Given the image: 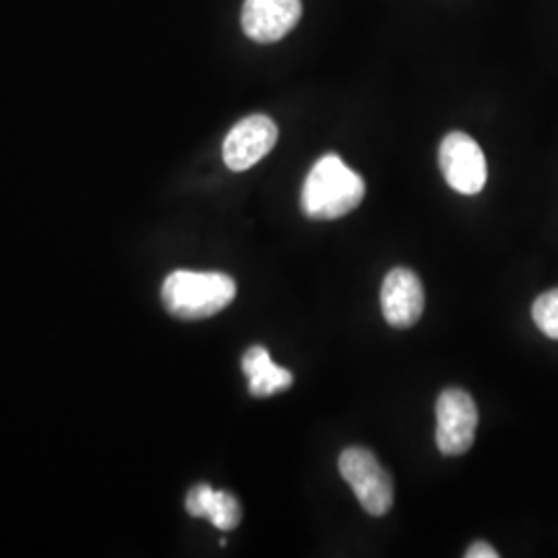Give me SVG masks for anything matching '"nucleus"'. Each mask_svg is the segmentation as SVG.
<instances>
[{
    "label": "nucleus",
    "mask_w": 558,
    "mask_h": 558,
    "mask_svg": "<svg viewBox=\"0 0 558 558\" xmlns=\"http://www.w3.org/2000/svg\"><path fill=\"white\" fill-rule=\"evenodd\" d=\"M366 195L362 177L350 170L339 156H323L304 180L300 207L311 220H339L354 211Z\"/></svg>",
    "instance_id": "obj_1"
},
{
    "label": "nucleus",
    "mask_w": 558,
    "mask_h": 558,
    "mask_svg": "<svg viewBox=\"0 0 558 558\" xmlns=\"http://www.w3.org/2000/svg\"><path fill=\"white\" fill-rule=\"evenodd\" d=\"M236 296V283L226 274L174 271L161 286V300L177 319L199 320L218 315Z\"/></svg>",
    "instance_id": "obj_2"
},
{
    "label": "nucleus",
    "mask_w": 558,
    "mask_h": 558,
    "mask_svg": "<svg viewBox=\"0 0 558 558\" xmlns=\"http://www.w3.org/2000/svg\"><path fill=\"white\" fill-rule=\"evenodd\" d=\"M339 474L350 484L362 509L383 518L393 507V480L368 449L350 447L339 456Z\"/></svg>",
    "instance_id": "obj_3"
},
{
    "label": "nucleus",
    "mask_w": 558,
    "mask_h": 558,
    "mask_svg": "<svg viewBox=\"0 0 558 558\" xmlns=\"http://www.w3.org/2000/svg\"><path fill=\"white\" fill-rule=\"evenodd\" d=\"M478 428V408L463 389H447L437 401V445L440 453L456 458L472 449Z\"/></svg>",
    "instance_id": "obj_4"
},
{
    "label": "nucleus",
    "mask_w": 558,
    "mask_h": 558,
    "mask_svg": "<svg viewBox=\"0 0 558 558\" xmlns=\"http://www.w3.org/2000/svg\"><path fill=\"white\" fill-rule=\"evenodd\" d=\"M440 172L461 195H478L486 184V158L478 143L465 133H449L439 149Z\"/></svg>",
    "instance_id": "obj_5"
},
{
    "label": "nucleus",
    "mask_w": 558,
    "mask_h": 558,
    "mask_svg": "<svg viewBox=\"0 0 558 558\" xmlns=\"http://www.w3.org/2000/svg\"><path fill=\"white\" fill-rule=\"evenodd\" d=\"M278 135V126L269 117L253 114L240 120L223 141L226 166L234 172L253 168L276 147Z\"/></svg>",
    "instance_id": "obj_6"
},
{
    "label": "nucleus",
    "mask_w": 558,
    "mask_h": 558,
    "mask_svg": "<svg viewBox=\"0 0 558 558\" xmlns=\"http://www.w3.org/2000/svg\"><path fill=\"white\" fill-rule=\"evenodd\" d=\"M302 17L300 0H244L242 29L251 40L274 44L286 38Z\"/></svg>",
    "instance_id": "obj_7"
},
{
    "label": "nucleus",
    "mask_w": 558,
    "mask_h": 558,
    "mask_svg": "<svg viewBox=\"0 0 558 558\" xmlns=\"http://www.w3.org/2000/svg\"><path fill=\"white\" fill-rule=\"evenodd\" d=\"M380 311L396 329H408L418 323L424 311V288L412 269L396 267L387 274L380 288Z\"/></svg>",
    "instance_id": "obj_8"
},
{
    "label": "nucleus",
    "mask_w": 558,
    "mask_h": 558,
    "mask_svg": "<svg viewBox=\"0 0 558 558\" xmlns=\"http://www.w3.org/2000/svg\"><path fill=\"white\" fill-rule=\"evenodd\" d=\"M242 371L248 377V391L255 398H271L288 391L294 383L292 373L278 366L263 345H255L244 354Z\"/></svg>",
    "instance_id": "obj_9"
},
{
    "label": "nucleus",
    "mask_w": 558,
    "mask_h": 558,
    "mask_svg": "<svg viewBox=\"0 0 558 558\" xmlns=\"http://www.w3.org/2000/svg\"><path fill=\"white\" fill-rule=\"evenodd\" d=\"M186 511L193 518H207L221 532H230L240 523L239 500L209 484H197L186 497Z\"/></svg>",
    "instance_id": "obj_10"
},
{
    "label": "nucleus",
    "mask_w": 558,
    "mask_h": 558,
    "mask_svg": "<svg viewBox=\"0 0 558 558\" xmlns=\"http://www.w3.org/2000/svg\"><path fill=\"white\" fill-rule=\"evenodd\" d=\"M532 317L546 338L558 339V288L542 294L534 302Z\"/></svg>",
    "instance_id": "obj_11"
},
{
    "label": "nucleus",
    "mask_w": 558,
    "mask_h": 558,
    "mask_svg": "<svg viewBox=\"0 0 558 558\" xmlns=\"http://www.w3.org/2000/svg\"><path fill=\"white\" fill-rule=\"evenodd\" d=\"M465 557L468 558H499V553L486 544V542H476L472 544L468 550H465Z\"/></svg>",
    "instance_id": "obj_12"
}]
</instances>
